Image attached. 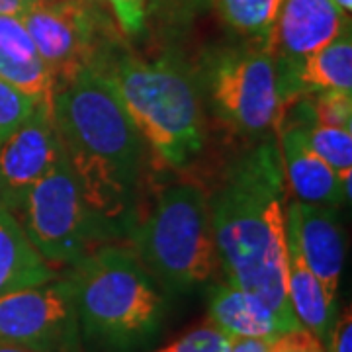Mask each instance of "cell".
<instances>
[{
	"label": "cell",
	"mask_w": 352,
	"mask_h": 352,
	"mask_svg": "<svg viewBox=\"0 0 352 352\" xmlns=\"http://www.w3.org/2000/svg\"><path fill=\"white\" fill-rule=\"evenodd\" d=\"M288 184L276 135L251 143L208 194L226 282L266 303L288 331L303 329L288 298Z\"/></svg>",
	"instance_id": "cell-1"
},
{
	"label": "cell",
	"mask_w": 352,
	"mask_h": 352,
	"mask_svg": "<svg viewBox=\"0 0 352 352\" xmlns=\"http://www.w3.org/2000/svg\"><path fill=\"white\" fill-rule=\"evenodd\" d=\"M51 118L87 204L110 231L127 226L143 170V138L112 82L87 67L55 85Z\"/></svg>",
	"instance_id": "cell-2"
},
{
	"label": "cell",
	"mask_w": 352,
	"mask_h": 352,
	"mask_svg": "<svg viewBox=\"0 0 352 352\" xmlns=\"http://www.w3.org/2000/svg\"><path fill=\"white\" fill-rule=\"evenodd\" d=\"M98 67L143 141L170 168H186L206 147V108L194 63L168 47L145 59L122 43L110 50Z\"/></svg>",
	"instance_id": "cell-3"
},
{
	"label": "cell",
	"mask_w": 352,
	"mask_h": 352,
	"mask_svg": "<svg viewBox=\"0 0 352 352\" xmlns=\"http://www.w3.org/2000/svg\"><path fill=\"white\" fill-rule=\"evenodd\" d=\"M71 268L80 337L92 346L131 351L161 331L164 296L131 249L102 245Z\"/></svg>",
	"instance_id": "cell-4"
},
{
	"label": "cell",
	"mask_w": 352,
	"mask_h": 352,
	"mask_svg": "<svg viewBox=\"0 0 352 352\" xmlns=\"http://www.w3.org/2000/svg\"><path fill=\"white\" fill-rule=\"evenodd\" d=\"M131 245L143 268L168 292L208 284L221 270L208 192L194 182L164 188L151 214L131 229Z\"/></svg>",
	"instance_id": "cell-5"
},
{
	"label": "cell",
	"mask_w": 352,
	"mask_h": 352,
	"mask_svg": "<svg viewBox=\"0 0 352 352\" xmlns=\"http://www.w3.org/2000/svg\"><path fill=\"white\" fill-rule=\"evenodd\" d=\"M192 63L204 108L229 135L256 143L276 131L284 110L268 47L241 41L201 51Z\"/></svg>",
	"instance_id": "cell-6"
},
{
	"label": "cell",
	"mask_w": 352,
	"mask_h": 352,
	"mask_svg": "<svg viewBox=\"0 0 352 352\" xmlns=\"http://www.w3.org/2000/svg\"><path fill=\"white\" fill-rule=\"evenodd\" d=\"M16 217L41 258L55 270L75 266L112 235L85 200L65 155L30 190Z\"/></svg>",
	"instance_id": "cell-7"
},
{
	"label": "cell",
	"mask_w": 352,
	"mask_h": 352,
	"mask_svg": "<svg viewBox=\"0 0 352 352\" xmlns=\"http://www.w3.org/2000/svg\"><path fill=\"white\" fill-rule=\"evenodd\" d=\"M22 20L41 61L55 75V85L96 65L122 43L100 0L34 2Z\"/></svg>",
	"instance_id": "cell-8"
},
{
	"label": "cell",
	"mask_w": 352,
	"mask_h": 352,
	"mask_svg": "<svg viewBox=\"0 0 352 352\" xmlns=\"http://www.w3.org/2000/svg\"><path fill=\"white\" fill-rule=\"evenodd\" d=\"M0 342L30 352H80L71 278L0 296Z\"/></svg>",
	"instance_id": "cell-9"
},
{
	"label": "cell",
	"mask_w": 352,
	"mask_h": 352,
	"mask_svg": "<svg viewBox=\"0 0 352 352\" xmlns=\"http://www.w3.org/2000/svg\"><path fill=\"white\" fill-rule=\"evenodd\" d=\"M346 28H351V16L340 12L331 0L280 2L268 50L274 57L278 96L284 113L296 102L294 78L300 65Z\"/></svg>",
	"instance_id": "cell-10"
},
{
	"label": "cell",
	"mask_w": 352,
	"mask_h": 352,
	"mask_svg": "<svg viewBox=\"0 0 352 352\" xmlns=\"http://www.w3.org/2000/svg\"><path fill=\"white\" fill-rule=\"evenodd\" d=\"M63 149L51 118V98L0 143V206L18 215L25 196L50 173Z\"/></svg>",
	"instance_id": "cell-11"
},
{
	"label": "cell",
	"mask_w": 352,
	"mask_h": 352,
	"mask_svg": "<svg viewBox=\"0 0 352 352\" xmlns=\"http://www.w3.org/2000/svg\"><path fill=\"white\" fill-rule=\"evenodd\" d=\"M286 231L296 239L303 261L337 302L344 264V237L335 208L292 200L286 208Z\"/></svg>",
	"instance_id": "cell-12"
},
{
	"label": "cell",
	"mask_w": 352,
	"mask_h": 352,
	"mask_svg": "<svg viewBox=\"0 0 352 352\" xmlns=\"http://www.w3.org/2000/svg\"><path fill=\"white\" fill-rule=\"evenodd\" d=\"M276 133L286 184L294 200L339 208L344 201L339 176L311 149L302 127L289 122L278 127Z\"/></svg>",
	"instance_id": "cell-13"
},
{
	"label": "cell",
	"mask_w": 352,
	"mask_h": 352,
	"mask_svg": "<svg viewBox=\"0 0 352 352\" xmlns=\"http://www.w3.org/2000/svg\"><path fill=\"white\" fill-rule=\"evenodd\" d=\"M210 323L229 339H274L289 333L266 303L227 282L210 289Z\"/></svg>",
	"instance_id": "cell-14"
},
{
	"label": "cell",
	"mask_w": 352,
	"mask_h": 352,
	"mask_svg": "<svg viewBox=\"0 0 352 352\" xmlns=\"http://www.w3.org/2000/svg\"><path fill=\"white\" fill-rule=\"evenodd\" d=\"M57 278L30 243L18 217L0 206V296L41 286Z\"/></svg>",
	"instance_id": "cell-15"
},
{
	"label": "cell",
	"mask_w": 352,
	"mask_h": 352,
	"mask_svg": "<svg viewBox=\"0 0 352 352\" xmlns=\"http://www.w3.org/2000/svg\"><path fill=\"white\" fill-rule=\"evenodd\" d=\"M286 249H288V298L292 311L303 329H307L323 342L329 339V333L333 327L335 303L329 300L321 282L305 264L302 252L298 249V243L288 231H286Z\"/></svg>",
	"instance_id": "cell-16"
},
{
	"label": "cell",
	"mask_w": 352,
	"mask_h": 352,
	"mask_svg": "<svg viewBox=\"0 0 352 352\" xmlns=\"http://www.w3.org/2000/svg\"><path fill=\"white\" fill-rule=\"evenodd\" d=\"M325 90L352 92L351 28L342 30L331 43L315 51L314 55H309L296 73L294 78L296 100Z\"/></svg>",
	"instance_id": "cell-17"
},
{
	"label": "cell",
	"mask_w": 352,
	"mask_h": 352,
	"mask_svg": "<svg viewBox=\"0 0 352 352\" xmlns=\"http://www.w3.org/2000/svg\"><path fill=\"white\" fill-rule=\"evenodd\" d=\"M282 0H212L227 28L239 34L243 41L268 47Z\"/></svg>",
	"instance_id": "cell-18"
},
{
	"label": "cell",
	"mask_w": 352,
	"mask_h": 352,
	"mask_svg": "<svg viewBox=\"0 0 352 352\" xmlns=\"http://www.w3.org/2000/svg\"><path fill=\"white\" fill-rule=\"evenodd\" d=\"M289 112L294 116L292 124L302 127L311 149L335 170L340 182L352 178V129L314 124L300 100L289 106Z\"/></svg>",
	"instance_id": "cell-19"
},
{
	"label": "cell",
	"mask_w": 352,
	"mask_h": 352,
	"mask_svg": "<svg viewBox=\"0 0 352 352\" xmlns=\"http://www.w3.org/2000/svg\"><path fill=\"white\" fill-rule=\"evenodd\" d=\"M0 78L38 100H50L55 88V75L41 57L34 61H16L0 53Z\"/></svg>",
	"instance_id": "cell-20"
},
{
	"label": "cell",
	"mask_w": 352,
	"mask_h": 352,
	"mask_svg": "<svg viewBox=\"0 0 352 352\" xmlns=\"http://www.w3.org/2000/svg\"><path fill=\"white\" fill-rule=\"evenodd\" d=\"M212 0H147V22L166 38L184 34Z\"/></svg>",
	"instance_id": "cell-21"
},
{
	"label": "cell",
	"mask_w": 352,
	"mask_h": 352,
	"mask_svg": "<svg viewBox=\"0 0 352 352\" xmlns=\"http://www.w3.org/2000/svg\"><path fill=\"white\" fill-rule=\"evenodd\" d=\"M300 102L314 124L352 129V92L325 90L303 96Z\"/></svg>",
	"instance_id": "cell-22"
},
{
	"label": "cell",
	"mask_w": 352,
	"mask_h": 352,
	"mask_svg": "<svg viewBox=\"0 0 352 352\" xmlns=\"http://www.w3.org/2000/svg\"><path fill=\"white\" fill-rule=\"evenodd\" d=\"M38 102L41 100L0 78V143L32 116Z\"/></svg>",
	"instance_id": "cell-23"
},
{
	"label": "cell",
	"mask_w": 352,
	"mask_h": 352,
	"mask_svg": "<svg viewBox=\"0 0 352 352\" xmlns=\"http://www.w3.org/2000/svg\"><path fill=\"white\" fill-rule=\"evenodd\" d=\"M0 53L16 61H34L39 57L22 16L0 14Z\"/></svg>",
	"instance_id": "cell-24"
},
{
	"label": "cell",
	"mask_w": 352,
	"mask_h": 352,
	"mask_svg": "<svg viewBox=\"0 0 352 352\" xmlns=\"http://www.w3.org/2000/svg\"><path fill=\"white\" fill-rule=\"evenodd\" d=\"M231 339L223 331L208 323L198 329H192L184 337L175 340L173 344L164 346L157 352H229Z\"/></svg>",
	"instance_id": "cell-25"
},
{
	"label": "cell",
	"mask_w": 352,
	"mask_h": 352,
	"mask_svg": "<svg viewBox=\"0 0 352 352\" xmlns=\"http://www.w3.org/2000/svg\"><path fill=\"white\" fill-rule=\"evenodd\" d=\"M124 36H138L147 25V0H106Z\"/></svg>",
	"instance_id": "cell-26"
},
{
	"label": "cell",
	"mask_w": 352,
	"mask_h": 352,
	"mask_svg": "<svg viewBox=\"0 0 352 352\" xmlns=\"http://www.w3.org/2000/svg\"><path fill=\"white\" fill-rule=\"evenodd\" d=\"M268 352H325V346L307 329H296L270 340Z\"/></svg>",
	"instance_id": "cell-27"
},
{
	"label": "cell",
	"mask_w": 352,
	"mask_h": 352,
	"mask_svg": "<svg viewBox=\"0 0 352 352\" xmlns=\"http://www.w3.org/2000/svg\"><path fill=\"white\" fill-rule=\"evenodd\" d=\"M329 339H331V352H352L351 307H346L337 319L335 327H331Z\"/></svg>",
	"instance_id": "cell-28"
},
{
	"label": "cell",
	"mask_w": 352,
	"mask_h": 352,
	"mask_svg": "<svg viewBox=\"0 0 352 352\" xmlns=\"http://www.w3.org/2000/svg\"><path fill=\"white\" fill-rule=\"evenodd\" d=\"M272 339H231L229 352H268Z\"/></svg>",
	"instance_id": "cell-29"
},
{
	"label": "cell",
	"mask_w": 352,
	"mask_h": 352,
	"mask_svg": "<svg viewBox=\"0 0 352 352\" xmlns=\"http://www.w3.org/2000/svg\"><path fill=\"white\" fill-rule=\"evenodd\" d=\"M30 0H0V14L22 16L30 8Z\"/></svg>",
	"instance_id": "cell-30"
},
{
	"label": "cell",
	"mask_w": 352,
	"mask_h": 352,
	"mask_svg": "<svg viewBox=\"0 0 352 352\" xmlns=\"http://www.w3.org/2000/svg\"><path fill=\"white\" fill-rule=\"evenodd\" d=\"M337 8H339L340 12H344L346 16H351L352 10V0H331Z\"/></svg>",
	"instance_id": "cell-31"
},
{
	"label": "cell",
	"mask_w": 352,
	"mask_h": 352,
	"mask_svg": "<svg viewBox=\"0 0 352 352\" xmlns=\"http://www.w3.org/2000/svg\"><path fill=\"white\" fill-rule=\"evenodd\" d=\"M0 352H30V351H24V349H18V346H12V344H4V342H0Z\"/></svg>",
	"instance_id": "cell-32"
},
{
	"label": "cell",
	"mask_w": 352,
	"mask_h": 352,
	"mask_svg": "<svg viewBox=\"0 0 352 352\" xmlns=\"http://www.w3.org/2000/svg\"><path fill=\"white\" fill-rule=\"evenodd\" d=\"M30 2L34 4V2H45V0H30Z\"/></svg>",
	"instance_id": "cell-33"
}]
</instances>
